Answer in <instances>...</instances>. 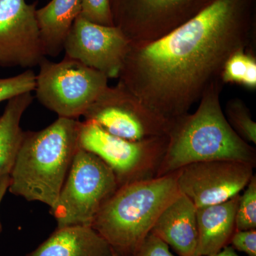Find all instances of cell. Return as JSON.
Masks as SVG:
<instances>
[{"label": "cell", "instance_id": "cell-1", "mask_svg": "<svg viewBox=\"0 0 256 256\" xmlns=\"http://www.w3.org/2000/svg\"><path fill=\"white\" fill-rule=\"evenodd\" d=\"M240 0H214L198 14L152 41L131 42L119 82L164 120L188 114L222 80V69L252 38L239 20Z\"/></svg>", "mask_w": 256, "mask_h": 256}, {"label": "cell", "instance_id": "cell-2", "mask_svg": "<svg viewBox=\"0 0 256 256\" xmlns=\"http://www.w3.org/2000/svg\"><path fill=\"white\" fill-rule=\"evenodd\" d=\"M222 80L213 82L193 114L173 121L156 176L171 174L200 162L236 160L255 164L256 152L230 127L222 110Z\"/></svg>", "mask_w": 256, "mask_h": 256}, {"label": "cell", "instance_id": "cell-3", "mask_svg": "<svg viewBox=\"0 0 256 256\" xmlns=\"http://www.w3.org/2000/svg\"><path fill=\"white\" fill-rule=\"evenodd\" d=\"M82 122L58 117L40 131H24L8 191L54 208L78 150Z\"/></svg>", "mask_w": 256, "mask_h": 256}, {"label": "cell", "instance_id": "cell-4", "mask_svg": "<svg viewBox=\"0 0 256 256\" xmlns=\"http://www.w3.org/2000/svg\"><path fill=\"white\" fill-rule=\"evenodd\" d=\"M178 193L175 172L129 182L102 205L92 226L114 252L132 256Z\"/></svg>", "mask_w": 256, "mask_h": 256}, {"label": "cell", "instance_id": "cell-5", "mask_svg": "<svg viewBox=\"0 0 256 256\" xmlns=\"http://www.w3.org/2000/svg\"><path fill=\"white\" fill-rule=\"evenodd\" d=\"M120 186L112 170L98 158L79 148L56 203L50 208L57 228L89 226Z\"/></svg>", "mask_w": 256, "mask_h": 256}, {"label": "cell", "instance_id": "cell-6", "mask_svg": "<svg viewBox=\"0 0 256 256\" xmlns=\"http://www.w3.org/2000/svg\"><path fill=\"white\" fill-rule=\"evenodd\" d=\"M38 66L37 100L58 117L79 118L108 86L104 74L66 56L58 62L45 58Z\"/></svg>", "mask_w": 256, "mask_h": 256}, {"label": "cell", "instance_id": "cell-7", "mask_svg": "<svg viewBox=\"0 0 256 256\" xmlns=\"http://www.w3.org/2000/svg\"><path fill=\"white\" fill-rule=\"evenodd\" d=\"M82 117L132 142L168 137L172 124L148 108L120 82L106 88Z\"/></svg>", "mask_w": 256, "mask_h": 256}, {"label": "cell", "instance_id": "cell-8", "mask_svg": "<svg viewBox=\"0 0 256 256\" xmlns=\"http://www.w3.org/2000/svg\"><path fill=\"white\" fill-rule=\"evenodd\" d=\"M168 137L132 142L106 132L92 121L80 124L79 148L98 156L114 172L120 186L141 175L162 156Z\"/></svg>", "mask_w": 256, "mask_h": 256}, {"label": "cell", "instance_id": "cell-9", "mask_svg": "<svg viewBox=\"0 0 256 256\" xmlns=\"http://www.w3.org/2000/svg\"><path fill=\"white\" fill-rule=\"evenodd\" d=\"M254 166L236 160L192 163L175 172L178 192L196 208L223 203L246 188Z\"/></svg>", "mask_w": 256, "mask_h": 256}, {"label": "cell", "instance_id": "cell-10", "mask_svg": "<svg viewBox=\"0 0 256 256\" xmlns=\"http://www.w3.org/2000/svg\"><path fill=\"white\" fill-rule=\"evenodd\" d=\"M131 42L114 26L92 23L82 16L74 22L64 42L66 56L118 78Z\"/></svg>", "mask_w": 256, "mask_h": 256}, {"label": "cell", "instance_id": "cell-11", "mask_svg": "<svg viewBox=\"0 0 256 256\" xmlns=\"http://www.w3.org/2000/svg\"><path fill=\"white\" fill-rule=\"evenodd\" d=\"M36 4L0 0V67L31 69L44 60Z\"/></svg>", "mask_w": 256, "mask_h": 256}, {"label": "cell", "instance_id": "cell-12", "mask_svg": "<svg viewBox=\"0 0 256 256\" xmlns=\"http://www.w3.org/2000/svg\"><path fill=\"white\" fill-rule=\"evenodd\" d=\"M150 233L166 242L178 256H196V207L180 192L160 214Z\"/></svg>", "mask_w": 256, "mask_h": 256}, {"label": "cell", "instance_id": "cell-13", "mask_svg": "<svg viewBox=\"0 0 256 256\" xmlns=\"http://www.w3.org/2000/svg\"><path fill=\"white\" fill-rule=\"evenodd\" d=\"M114 249L89 226L57 228L26 256H114Z\"/></svg>", "mask_w": 256, "mask_h": 256}, {"label": "cell", "instance_id": "cell-14", "mask_svg": "<svg viewBox=\"0 0 256 256\" xmlns=\"http://www.w3.org/2000/svg\"><path fill=\"white\" fill-rule=\"evenodd\" d=\"M240 194L223 203L196 208V256L217 254L229 245L236 230V214Z\"/></svg>", "mask_w": 256, "mask_h": 256}, {"label": "cell", "instance_id": "cell-15", "mask_svg": "<svg viewBox=\"0 0 256 256\" xmlns=\"http://www.w3.org/2000/svg\"><path fill=\"white\" fill-rule=\"evenodd\" d=\"M82 0H50L36 10V18L45 56L56 57L74 22L80 16Z\"/></svg>", "mask_w": 256, "mask_h": 256}, {"label": "cell", "instance_id": "cell-16", "mask_svg": "<svg viewBox=\"0 0 256 256\" xmlns=\"http://www.w3.org/2000/svg\"><path fill=\"white\" fill-rule=\"evenodd\" d=\"M33 99L32 92L16 96L8 101L0 116V183L12 170L24 132L22 118Z\"/></svg>", "mask_w": 256, "mask_h": 256}, {"label": "cell", "instance_id": "cell-17", "mask_svg": "<svg viewBox=\"0 0 256 256\" xmlns=\"http://www.w3.org/2000/svg\"><path fill=\"white\" fill-rule=\"evenodd\" d=\"M247 50L248 48L237 50L226 62L220 75L224 84H236L256 90V56Z\"/></svg>", "mask_w": 256, "mask_h": 256}, {"label": "cell", "instance_id": "cell-18", "mask_svg": "<svg viewBox=\"0 0 256 256\" xmlns=\"http://www.w3.org/2000/svg\"><path fill=\"white\" fill-rule=\"evenodd\" d=\"M190 0H110L111 12L112 14L118 12L130 4L134 5V16L140 18H158L174 11L176 8L188 2ZM128 34L129 36L136 24Z\"/></svg>", "mask_w": 256, "mask_h": 256}, {"label": "cell", "instance_id": "cell-19", "mask_svg": "<svg viewBox=\"0 0 256 256\" xmlns=\"http://www.w3.org/2000/svg\"><path fill=\"white\" fill-rule=\"evenodd\" d=\"M226 120L230 127L246 142L256 144V124L250 110L242 100L228 101L226 108Z\"/></svg>", "mask_w": 256, "mask_h": 256}, {"label": "cell", "instance_id": "cell-20", "mask_svg": "<svg viewBox=\"0 0 256 256\" xmlns=\"http://www.w3.org/2000/svg\"><path fill=\"white\" fill-rule=\"evenodd\" d=\"M236 230L256 229V176L250 178L242 195H240L236 214Z\"/></svg>", "mask_w": 256, "mask_h": 256}, {"label": "cell", "instance_id": "cell-21", "mask_svg": "<svg viewBox=\"0 0 256 256\" xmlns=\"http://www.w3.org/2000/svg\"><path fill=\"white\" fill-rule=\"evenodd\" d=\"M36 75L32 69H26L14 76L0 78V104L34 92L36 87Z\"/></svg>", "mask_w": 256, "mask_h": 256}, {"label": "cell", "instance_id": "cell-22", "mask_svg": "<svg viewBox=\"0 0 256 256\" xmlns=\"http://www.w3.org/2000/svg\"><path fill=\"white\" fill-rule=\"evenodd\" d=\"M80 16L92 23L114 26L110 0H82Z\"/></svg>", "mask_w": 256, "mask_h": 256}, {"label": "cell", "instance_id": "cell-23", "mask_svg": "<svg viewBox=\"0 0 256 256\" xmlns=\"http://www.w3.org/2000/svg\"><path fill=\"white\" fill-rule=\"evenodd\" d=\"M132 256H178L170 250L166 242L150 233Z\"/></svg>", "mask_w": 256, "mask_h": 256}, {"label": "cell", "instance_id": "cell-24", "mask_svg": "<svg viewBox=\"0 0 256 256\" xmlns=\"http://www.w3.org/2000/svg\"><path fill=\"white\" fill-rule=\"evenodd\" d=\"M229 245L248 256H256V229L235 230Z\"/></svg>", "mask_w": 256, "mask_h": 256}, {"label": "cell", "instance_id": "cell-25", "mask_svg": "<svg viewBox=\"0 0 256 256\" xmlns=\"http://www.w3.org/2000/svg\"><path fill=\"white\" fill-rule=\"evenodd\" d=\"M10 184V176H6L0 183V204L2 202L3 198L8 191V188ZM2 230V226L1 220H0V234Z\"/></svg>", "mask_w": 256, "mask_h": 256}, {"label": "cell", "instance_id": "cell-26", "mask_svg": "<svg viewBox=\"0 0 256 256\" xmlns=\"http://www.w3.org/2000/svg\"><path fill=\"white\" fill-rule=\"evenodd\" d=\"M240 256L236 252L235 249L230 245L226 246L224 247L222 250L217 254H213V255L210 256Z\"/></svg>", "mask_w": 256, "mask_h": 256}, {"label": "cell", "instance_id": "cell-27", "mask_svg": "<svg viewBox=\"0 0 256 256\" xmlns=\"http://www.w3.org/2000/svg\"><path fill=\"white\" fill-rule=\"evenodd\" d=\"M114 256H124L120 255V254H119L118 252H114Z\"/></svg>", "mask_w": 256, "mask_h": 256}]
</instances>
